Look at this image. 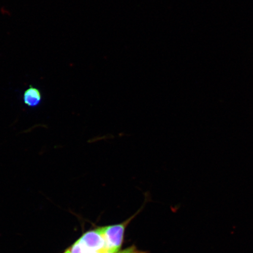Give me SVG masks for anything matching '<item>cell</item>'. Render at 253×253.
I'll return each instance as SVG.
<instances>
[{
  "label": "cell",
  "mask_w": 253,
  "mask_h": 253,
  "mask_svg": "<svg viewBox=\"0 0 253 253\" xmlns=\"http://www.w3.org/2000/svg\"><path fill=\"white\" fill-rule=\"evenodd\" d=\"M134 217L129 218L121 224L96 229L105 242L106 248L109 253H118L120 251L126 227Z\"/></svg>",
  "instance_id": "obj_1"
},
{
  "label": "cell",
  "mask_w": 253,
  "mask_h": 253,
  "mask_svg": "<svg viewBox=\"0 0 253 253\" xmlns=\"http://www.w3.org/2000/svg\"><path fill=\"white\" fill-rule=\"evenodd\" d=\"M23 100L25 105L36 107L40 105L42 100V94L39 88L30 86L24 91Z\"/></svg>",
  "instance_id": "obj_2"
},
{
  "label": "cell",
  "mask_w": 253,
  "mask_h": 253,
  "mask_svg": "<svg viewBox=\"0 0 253 253\" xmlns=\"http://www.w3.org/2000/svg\"><path fill=\"white\" fill-rule=\"evenodd\" d=\"M118 253H146L145 252H142L139 251L136 247L134 246H132L129 247V248L126 249L125 250H123L122 251H120Z\"/></svg>",
  "instance_id": "obj_3"
},
{
  "label": "cell",
  "mask_w": 253,
  "mask_h": 253,
  "mask_svg": "<svg viewBox=\"0 0 253 253\" xmlns=\"http://www.w3.org/2000/svg\"><path fill=\"white\" fill-rule=\"evenodd\" d=\"M63 253H71V248L66 250V251Z\"/></svg>",
  "instance_id": "obj_4"
}]
</instances>
